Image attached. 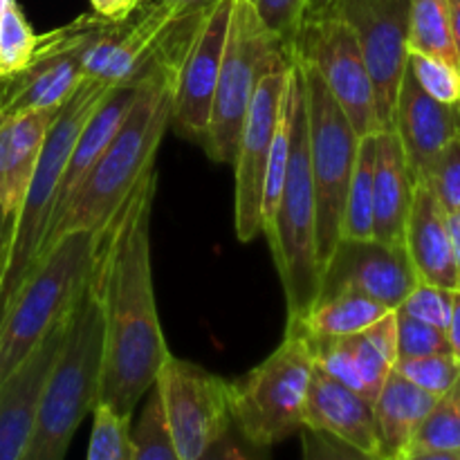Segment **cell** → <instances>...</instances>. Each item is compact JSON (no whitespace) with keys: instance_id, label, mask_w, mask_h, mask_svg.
<instances>
[{"instance_id":"cell-20","label":"cell","mask_w":460,"mask_h":460,"mask_svg":"<svg viewBox=\"0 0 460 460\" xmlns=\"http://www.w3.org/2000/svg\"><path fill=\"white\" fill-rule=\"evenodd\" d=\"M305 429L323 431L380 458L373 404L314 364L304 409ZM382 460V458H380Z\"/></svg>"},{"instance_id":"cell-32","label":"cell","mask_w":460,"mask_h":460,"mask_svg":"<svg viewBox=\"0 0 460 460\" xmlns=\"http://www.w3.org/2000/svg\"><path fill=\"white\" fill-rule=\"evenodd\" d=\"M395 373L416 385L427 394L440 395L447 394L460 380V362L452 353L425 355V358H402L395 362Z\"/></svg>"},{"instance_id":"cell-6","label":"cell","mask_w":460,"mask_h":460,"mask_svg":"<svg viewBox=\"0 0 460 460\" xmlns=\"http://www.w3.org/2000/svg\"><path fill=\"white\" fill-rule=\"evenodd\" d=\"M263 236L272 250L279 279L286 292L288 322L299 319L317 299L322 270L317 250V198L308 157L304 79L296 61L292 72L290 164L281 200Z\"/></svg>"},{"instance_id":"cell-24","label":"cell","mask_w":460,"mask_h":460,"mask_svg":"<svg viewBox=\"0 0 460 460\" xmlns=\"http://www.w3.org/2000/svg\"><path fill=\"white\" fill-rule=\"evenodd\" d=\"M57 112L58 108H39V111H25L7 117V173L0 196L7 218L13 216L30 184Z\"/></svg>"},{"instance_id":"cell-7","label":"cell","mask_w":460,"mask_h":460,"mask_svg":"<svg viewBox=\"0 0 460 460\" xmlns=\"http://www.w3.org/2000/svg\"><path fill=\"white\" fill-rule=\"evenodd\" d=\"M314 364L310 337L286 326L281 344L245 377L232 382L234 427L261 447L299 434Z\"/></svg>"},{"instance_id":"cell-48","label":"cell","mask_w":460,"mask_h":460,"mask_svg":"<svg viewBox=\"0 0 460 460\" xmlns=\"http://www.w3.org/2000/svg\"><path fill=\"white\" fill-rule=\"evenodd\" d=\"M7 225H9L7 211H4V207H3V200H0V254H3L4 236H7Z\"/></svg>"},{"instance_id":"cell-5","label":"cell","mask_w":460,"mask_h":460,"mask_svg":"<svg viewBox=\"0 0 460 460\" xmlns=\"http://www.w3.org/2000/svg\"><path fill=\"white\" fill-rule=\"evenodd\" d=\"M99 232H67L36 259L0 322V385L63 322L93 274Z\"/></svg>"},{"instance_id":"cell-27","label":"cell","mask_w":460,"mask_h":460,"mask_svg":"<svg viewBox=\"0 0 460 460\" xmlns=\"http://www.w3.org/2000/svg\"><path fill=\"white\" fill-rule=\"evenodd\" d=\"M407 49L425 57L443 58L460 67L452 25H449L447 0H411Z\"/></svg>"},{"instance_id":"cell-17","label":"cell","mask_w":460,"mask_h":460,"mask_svg":"<svg viewBox=\"0 0 460 460\" xmlns=\"http://www.w3.org/2000/svg\"><path fill=\"white\" fill-rule=\"evenodd\" d=\"M85 81L75 54L36 39L31 61L22 70L0 76V117L39 108H61Z\"/></svg>"},{"instance_id":"cell-41","label":"cell","mask_w":460,"mask_h":460,"mask_svg":"<svg viewBox=\"0 0 460 460\" xmlns=\"http://www.w3.org/2000/svg\"><path fill=\"white\" fill-rule=\"evenodd\" d=\"M142 0H90L94 13L103 18H124L126 13L133 12Z\"/></svg>"},{"instance_id":"cell-11","label":"cell","mask_w":460,"mask_h":460,"mask_svg":"<svg viewBox=\"0 0 460 460\" xmlns=\"http://www.w3.org/2000/svg\"><path fill=\"white\" fill-rule=\"evenodd\" d=\"M166 427L182 460H198L232 422V382L198 364L175 358L162 364L153 385Z\"/></svg>"},{"instance_id":"cell-9","label":"cell","mask_w":460,"mask_h":460,"mask_svg":"<svg viewBox=\"0 0 460 460\" xmlns=\"http://www.w3.org/2000/svg\"><path fill=\"white\" fill-rule=\"evenodd\" d=\"M283 52H290V48L261 21L254 7L245 0H236L225 40L207 142L202 146L214 162H234L243 121L259 79Z\"/></svg>"},{"instance_id":"cell-37","label":"cell","mask_w":460,"mask_h":460,"mask_svg":"<svg viewBox=\"0 0 460 460\" xmlns=\"http://www.w3.org/2000/svg\"><path fill=\"white\" fill-rule=\"evenodd\" d=\"M395 319H398V359L452 353L445 331L407 317L400 310H395Z\"/></svg>"},{"instance_id":"cell-13","label":"cell","mask_w":460,"mask_h":460,"mask_svg":"<svg viewBox=\"0 0 460 460\" xmlns=\"http://www.w3.org/2000/svg\"><path fill=\"white\" fill-rule=\"evenodd\" d=\"M411 0H335L328 12L349 22L376 90L377 121L391 128L400 81L407 70V34Z\"/></svg>"},{"instance_id":"cell-8","label":"cell","mask_w":460,"mask_h":460,"mask_svg":"<svg viewBox=\"0 0 460 460\" xmlns=\"http://www.w3.org/2000/svg\"><path fill=\"white\" fill-rule=\"evenodd\" d=\"M295 61L304 79L308 157L317 198V250L322 270L341 238L346 191L353 175L359 135L317 72L299 58Z\"/></svg>"},{"instance_id":"cell-10","label":"cell","mask_w":460,"mask_h":460,"mask_svg":"<svg viewBox=\"0 0 460 460\" xmlns=\"http://www.w3.org/2000/svg\"><path fill=\"white\" fill-rule=\"evenodd\" d=\"M290 52L317 72L359 137L380 130L376 90L367 61L353 30L340 13L323 12L305 16Z\"/></svg>"},{"instance_id":"cell-23","label":"cell","mask_w":460,"mask_h":460,"mask_svg":"<svg viewBox=\"0 0 460 460\" xmlns=\"http://www.w3.org/2000/svg\"><path fill=\"white\" fill-rule=\"evenodd\" d=\"M436 395L418 389L400 373L391 371L373 402L377 445L382 460H400L407 454L411 438L427 413L436 404Z\"/></svg>"},{"instance_id":"cell-25","label":"cell","mask_w":460,"mask_h":460,"mask_svg":"<svg viewBox=\"0 0 460 460\" xmlns=\"http://www.w3.org/2000/svg\"><path fill=\"white\" fill-rule=\"evenodd\" d=\"M389 313L391 308L380 301L355 292H340L317 299L299 319H290L288 326H296L314 341L340 340L364 332Z\"/></svg>"},{"instance_id":"cell-29","label":"cell","mask_w":460,"mask_h":460,"mask_svg":"<svg viewBox=\"0 0 460 460\" xmlns=\"http://www.w3.org/2000/svg\"><path fill=\"white\" fill-rule=\"evenodd\" d=\"M292 72H295V63H292ZM290 133H292V75H290V81H288L281 115H279L272 148H270L268 169H265L263 205H261V234L268 232L270 223H272L274 218V211H277L279 207V200H281L283 187H286L288 164H290Z\"/></svg>"},{"instance_id":"cell-1","label":"cell","mask_w":460,"mask_h":460,"mask_svg":"<svg viewBox=\"0 0 460 460\" xmlns=\"http://www.w3.org/2000/svg\"><path fill=\"white\" fill-rule=\"evenodd\" d=\"M157 171L153 166L111 223L102 229L90 288L103 317L97 402L133 418L171 355L157 313L151 263V214Z\"/></svg>"},{"instance_id":"cell-43","label":"cell","mask_w":460,"mask_h":460,"mask_svg":"<svg viewBox=\"0 0 460 460\" xmlns=\"http://www.w3.org/2000/svg\"><path fill=\"white\" fill-rule=\"evenodd\" d=\"M400 460H460V449H434V452H411Z\"/></svg>"},{"instance_id":"cell-36","label":"cell","mask_w":460,"mask_h":460,"mask_svg":"<svg viewBox=\"0 0 460 460\" xmlns=\"http://www.w3.org/2000/svg\"><path fill=\"white\" fill-rule=\"evenodd\" d=\"M434 191L447 214L460 211V137L454 139L420 180Z\"/></svg>"},{"instance_id":"cell-2","label":"cell","mask_w":460,"mask_h":460,"mask_svg":"<svg viewBox=\"0 0 460 460\" xmlns=\"http://www.w3.org/2000/svg\"><path fill=\"white\" fill-rule=\"evenodd\" d=\"M173 79L175 75L169 70L144 76L124 124L52 225L43 252L67 232H99L106 227L139 180L155 166L157 148L171 126Z\"/></svg>"},{"instance_id":"cell-35","label":"cell","mask_w":460,"mask_h":460,"mask_svg":"<svg viewBox=\"0 0 460 460\" xmlns=\"http://www.w3.org/2000/svg\"><path fill=\"white\" fill-rule=\"evenodd\" d=\"M452 295L454 290H447V288L418 281L398 310L407 317H413L418 322L429 323V326L447 332L449 317H452Z\"/></svg>"},{"instance_id":"cell-18","label":"cell","mask_w":460,"mask_h":460,"mask_svg":"<svg viewBox=\"0 0 460 460\" xmlns=\"http://www.w3.org/2000/svg\"><path fill=\"white\" fill-rule=\"evenodd\" d=\"M70 317V314H67ZM67 317L0 385V460H22L40 389L66 337Z\"/></svg>"},{"instance_id":"cell-12","label":"cell","mask_w":460,"mask_h":460,"mask_svg":"<svg viewBox=\"0 0 460 460\" xmlns=\"http://www.w3.org/2000/svg\"><path fill=\"white\" fill-rule=\"evenodd\" d=\"M292 52H283L274 58L259 79L252 97L250 111L243 121L234 155L236 173V198H234V220H236L238 241L252 243L261 236V205H263L265 169H268L270 148L274 130L281 115L283 97L292 75Z\"/></svg>"},{"instance_id":"cell-31","label":"cell","mask_w":460,"mask_h":460,"mask_svg":"<svg viewBox=\"0 0 460 460\" xmlns=\"http://www.w3.org/2000/svg\"><path fill=\"white\" fill-rule=\"evenodd\" d=\"M36 39L25 13L16 0H9L0 12V76L22 70L31 61L36 49Z\"/></svg>"},{"instance_id":"cell-28","label":"cell","mask_w":460,"mask_h":460,"mask_svg":"<svg viewBox=\"0 0 460 460\" xmlns=\"http://www.w3.org/2000/svg\"><path fill=\"white\" fill-rule=\"evenodd\" d=\"M124 460H182L166 427L155 386L144 395L139 420L130 427Z\"/></svg>"},{"instance_id":"cell-3","label":"cell","mask_w":460,"mask_h":460,"mask_svg":"<svg viewBox=\"0 0 460 460\" xmlns=\"http://www.w3.org/2000/svg\"><path fill=\"white\" fill-rule=\"evenodd\" d=\"M102 349L103 317L88 281L67 317L66 337L40 389L22 460H66L76 429L97 404Z\"/></svg>"},{"instance_id":"cell-40","label":"cell","mask_w":460,"mask_h":460,"mask_svg":"<svg viewBox=\"0 0 460 460\" xmlns=\"http://www.w3.org/2000/svg\"><path fill=\"white\" fill-rule=\"evenodd\" d=\"M270 447L250 443L236 427H229L198 460H270Z\"/></svg>"},{"instance_id":"cell-22","label":"cell","mask_w":460,"mask_h":460,"mask_svg":"<svg viewBox=\"0 0 460 460\" xmlns=\"http://www.w3.org/2000/svg\"><path fill=\"white\" fill-rule=\"evenodd\" d=\"M139 88H142V81L115 85V88L108 90V94L103 97V102L99 103L97 111L93 112L88 124L81 128L79 137H76L75 146H72L70 151V157H67L66 171H63L61 189H58V202H57V211H54L52 225L57 223V218L61 216V211L66 209L70 198L75 196V191L85 180V175L93 171V166L97 164V160L102 157V153L106 151L111 139L115 137L119 126L124 124L126 115H128L135 99H137ZM52 225H49V229H52Z\"/></svg>"},{"instance_id":"cell-44","label":"cell","mask_w":460,"mask_h":460,"mask_svg":"<svg viewBox=\"0 0 460 460\" xmlns=\"http://www.w3.org/2000/svg\"><path fill=\"white\" fill-rule=\"evenodd\" d=\"M449 234H452V247H454V261H456V274H458V290H460V211L447 214Z\"/></svg>"},{"instance_id":"cell-26","label":"cell","mask_w":460,"mask_h":460,"mask_svg":"<svg viewBox=\"0 0 460 460\" xmlns=\"http://www.w3.org/2000/svg\"><path fill=\"white\" fill-rule=\"evenodd\" d=\"M376 139L377 133L362 135L355 155L353 175L344 202L341 238L368 241L373 238V178H376Z\"/></svg>"},{"instance_id":"cell-45","label":"cell","mask_w":460,"mask_h":460,"mask_svg":"<svg viewBox=\"0 0 460 460\" xmlns=\"http://www.w3.org/2000/svg\"><path fill=\"white\" fill-rule=\"evenodd\" d=\"M157 3H164L169 7H173L175 12H196V9H205L211 7L216 0H157Z\"/></svg>"},{"instance_id":"cell-46","label":"cell","mask_w":460,"mask_h":460,"mask_svg":"<svg viewBox=\"0 0 460 460\" xmlns=\"http://www.w3.org/2000/svg\"><path fill=\"white\" fill-rule=\"evenodd\" d=\"M447 9H449V25H452L454 45H456V52L460 58V0H447Z\"/></svg>"},{"instance_id":"cell-39","label":"cell","mask_w":460,"mask_h":460,"mask_svg":"<svg viewBox=\"0 0 460 460\" xmlns=\"http://www.w3.org/2000/svg\"><path fill=\"white\" fill-rule=\"evenodd\" d=\"M301 460H380L344 440L314 429H301Z\"/></svg>"},{"instance_id":"cell-19","label":"cell","mask_w":460,"mask_h":460,"mask_svg":"<svg viewBox=\"0 0 460 460\" xmlns=\"http://www.w3.org/2000/svg\"><path fill=\"white\" fill-rule=\"evenodd\" d=\"M404 252L418 281L458 290L447 211L425 182L413 184L411 207L404 225Z\"/></svg>"},{"instance_id":"cell-38","label":"cell","mask_w":460,"mask_h":460,"mask_svg":"<svg viewBox=\"0 0 460 460\" xmlns=\"http://www.w3.org/2000/svg\"><path fill=\"white\" fill-rule=\"evenodd\" d=\"M254 7L261 21L288 45L292 48L296 31L305 18L308 0H245Z\"/></svg>"},{"instance_id":"cell-33","label":"cell","mask_w":460,"mask_h":460,"mask_svg":"<svg viewBox=\"0 0 460 460\" xmlns=\"http://www.w3.org/2000/svg\"><path fill=\"white\" fill-rule=\"evenodd\" d=\"M407 67L416 84L431 99L447 106H460V67L443 58L409 52Z\"/></svg>"},{"instance_id":"cell-21","label":"cell","mask_w":460,"mask_h":460,"mask_svg":"<svg viewBox=\"0 0 460 460\" xmlns=\"http://www.w3.org/2000/svg\"><path fill=\"white\" fill-rule=\"evenodd\" d=\"M413 178L394 128L377 130L373 178V238L404 247V225L413 198Z\"/></svg>"},{"instance_id":"cell-47","label":"cell","mask_w":460,"mask_h":460,"mask_svg":"<svg viewBox=\"0 0 460 460\" xmlns=\"http://www.w3.org/2000/svg\"><path fill=\"white\" fill-rule=\"evenodd\" d=\"M335 0H308V7H305V16H317V13L328 12L332 7Z\"/></svg>"},{"instance_id":"cell-15","label":"cell","mask_w":460,"mask_h":460,"mask_svg":"<svg viewBox=\"0 0 460 460\" xmlns=\"http://www.w3.org/2000/svg\"><path fill=\"white\" fill-rule=\"evenodd\" d=\"M416 283V272L404 247H389L376 238H340L332 254L322 265L317 299L355 292L398 310Z\"/></svg>"},{"instance_id":"cell-34","label":"cell","mask_w":460,"mask_h":460,"mask_svg":"<svg viewBox=\"0 0 460 460\" xmlns=\"http://www.w3.org/2000/svg\"><path fill=\"white\" fill-rule=\"evenodd\" d=\"M130 418H121L106 404H94L85 460H124L128 443Z\"/></svg>"},{"instance_id":"cell-4","label":"cell","mask_w":460,"mask_h":460,"mask_svg":"<svg viewBox=\"0 0 460 460\" xmlns=\"http://www.w3.org/2000/svg\"><path fill=\"white\" fill-rule=\"evenodd\" d=\"M111 88L115 85L85 79L54 117L39 164L7 225V236L0 254V322L16 290L43 252L72 146Z\"/></svg>"},{"instance_id":"cell-42","label":"cell","mask_w":460,"mask_h":460,"mask_svg":"<svg viewBox=\"0 0 460 460\" xmlns=\"http://www.w3.org/2000/svg\"><path fill=\"white\" fill-rule=\"evenodd\" d=\"M447 340L449 346H452V355L460 362V290H454L452 295V317H449Z\"/></svg>"},{"instance_id":"cell-14","label":"cell","mask_w":460,"mask_h":460,"mask_svg":"<svg viewBox=\"0 0 460 460\" xmlns=\"http://www.w3.org/2000/svg\"><path fill=\"white\" fill-rule=\"evenodd\" d=\"M234 3L236 0H216L175 72L171 126L180 137L198 146H205L207 142Z\"/></svg>"},{"instance_id":"cell-30","label":"cell","mask_w":460,"mask_h":460,"mask_svg":"<svg viewBox=\"0 0 460 460\" xmlns=\"http://www.w3.org/2000/svg\"><path fill=\"white\" fill-rule=\"evenodd\" d=\"M434 449H460V380L436 400L411 438L407 454Z\"/></svg>"},{"instance_id":"cell-16","label":"cell","mask_w":460,"mask_h":460,"mask_svg":"<svg viewBox=\"0 0 460 460\" xmlns=\"http://www.w3.org/2000/svg\"><path fill=\"white\" fill-rule=\"evenodd\" d=\"M391 128L402 144L413 182H420L436 157L460 137V106L431 99L407 67L400 81Z\"/></svg>"}]
</instances>
